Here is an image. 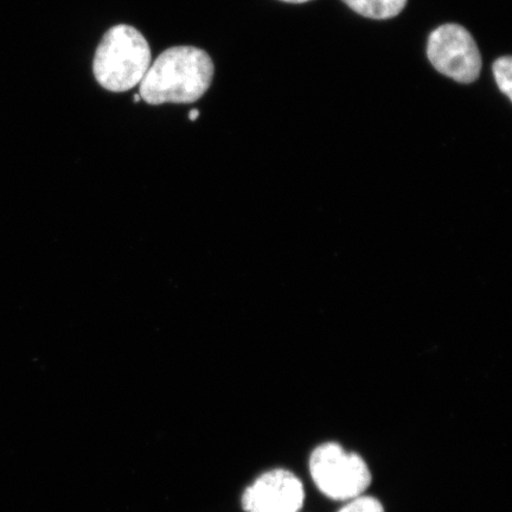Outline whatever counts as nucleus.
<instances>
[{"label": "nucleus", "instance_id": "1", "mask_svg": "<svg viewBox=\"0 0 512 512\" xmlns=\"http://www.w3.org/2000/svg\"><path fill=\"white\" fill-rule=\"evenodd\" d=\"M214 63L206 51L174 47L157 57L140 82V98L150 105L192 104L208 91Z\"/></svg>", "mask_w": 512, "mask_h": 512}, {"label": "nucleus", "instance_id": "2", "mask_svg": "<svg viewBox=\"0 0 512 512\" xmlns=\"http://www.w3.org/2000/svg\"><path fill=\"white\" fill-rule=\"evenodd\" d=\"M151 49L146 38L130 25L108 30L96 49L93 72L107 91H130L142 82L151 66Z\"/></svg>", "mask_w": 512, "mask_h": 512}, {"label": "nucleus", "instance_id": "3", "mask_svg": "<svg viewBox=\"0 0 512 512\" xmlns=\"http://www.w3.org/2000/svg\"><path fill=\"white\" fill-rule=\"evenodd\" d=\"M310 472L317 488L335 501L360 497L371 483L367 463L335 443L320 445L313 451Z\"/></svg>", "mask_w": 512, "mask_h": 512}, {"label": "nucleus", "instance_id": "4", "mask_svg": "<svg viewBox=\"0 0 512 512\" xmlns=\"http://www.w3.org/2000/svg\"><path fill=\"white\" fill-rule=\"evenodd\" d=\"M428 60L439 73L459 83L478 80L482 56L470 32L458 24H445L435 29L427 46Z\"/></svg>", "mask_w": 512, "mask_h": 512}, {"label": "nucleus", "instance_id": "5", "mask_svg": "<svg viewBox=\"0 0 512 512\" xmlns=\"http://www.w3.org/2000/svg\"><path fill=\"white\" fill-rule=\"evenodd\" d=\"M304 501L300 479L290 471L277 469L256 479L243 494L241 503L246 512H299Z\"/></svg>", "mask_w": 512, "mask_h": 512}, {"label": "nucleus", "instance_id": "6", "mask_svg": "<svg viewBox=\"0 0 512 512\" xmlns=\"http://www.w3.org/2000/svg\"><path fill=\"white\" fill-rule=\"evenodd\" d=\"M352 11L371 19H389L401 14L407 0H342Z\"/></svg>", "mask_w": 512, "mask_h": 512}, {"label": "nucleus", "instance_id": "7", "mask_svg": "<svg viewBox=\"0 0 512 512\" xmlns=\"http://www.w3.org/2000/svg\"><path fill=\"white\" fill-rule=\"evenodd\" d=\"M495 79L501 92L512 100V59L511 56L499 57L492 64Z\"/></svg>", "mask_w": 512, "mask_h": 512}, {"label": "nucleus", "instance_id": "8", "mask_svg": "<svg viewBox=\"0 0 512 512\" xmlns=\"http://www.w3.org/2000/svg\"><path fill=\"white\" fill-rule=\"evenodd\" d=\"M338 512H384V508L379 499L362 495L351 499Z\"/></svg>", "mask_w": 512, "mask_h": 512}, {"label": "nucleus", "instance_id": "9", "mask_svg": "<svg viewBox=\"0 0 512 512\" xmlns=\"http://www.w3.org/2000/svg\"><path fill=\"white\" fill-rule=\"evenodd\" d=\"M281 2L291 3V4H303V3L310 2V0H281Z\"/></svg>", "mask_w": 512, "mask_h": 512}, {"label": "nucleus", "instance_id": "10", "mask_svg": "<svg viewBox=\"0 0 512 512\" xmlns=\"http://www.w3.org/2000/svg\"><path fill=\"white\" fill-rule=\"evenodd\" d=\"M198 117H200V111L198 110H192L189 114L190 120H196Z\"/></svg>", "mask_w": 512, "mask_h": 512}, {"label": "nucleus", "instance_id": "11", "mask_svg": "<svg viewBox=\"0 0 512 512\" xmlns=\"http://www.w3.org/2000/svg\"><path fill=\"white\" fill-rule=\"evenodd\" d=\"M140 99H142V98H140L139 94L134 95V101L139 102Z\"/></svg>", "mask_w": 512, "mask_h": 512}]
</instances>
